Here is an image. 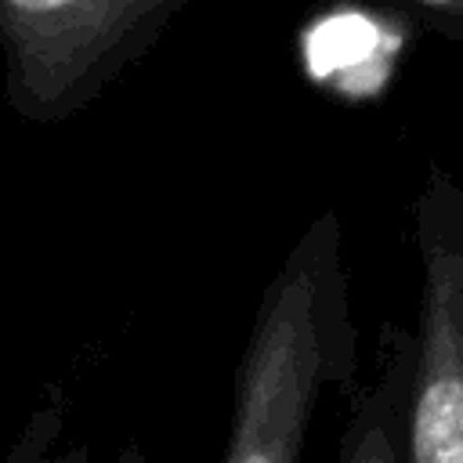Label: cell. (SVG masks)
Wrapping results in <instances>:
<instances>
[{
  "label": "cell",
  "mask_w": 463,
  "mask_h": 463,
  "mask_svg": "<svg viewBox=\"0 0 463 463\" xmlns=\"http://www.w3.org/2000/svg\"><path fill=\"white\" fill-rule=\"evenodd\" d=\"M192 0H0L4 101L54 127L134 69Z\"/></svg>",
  "instance_id": "obj_2"
},
{
  "label": "cell",
  "mask_w": 463,
  "mask_h": 463,
  "mask_svg": "<svg viewBox=\"0 0 463 463\" xmlns=\"http://www.w3.org/2000/svg\"><path fill=\"white\" fill-rule=\"evenodd\" d=\"M362 336L351 315L344 221L329 206L293 242L260 293L235 383L224 463H297L318 394L351 387Z\"/></svg>",
  "instance_id": "obj_1"
},
{
  "label": "cell",
  "mask_w": 463,
  "mask_h": 463,
  "mask_svg": "<svg viewBox=\"0 0 463 463\" xmlns=\"http://www.w3.org/2000/svg\"><path fill=\"white\" fill-rule=\"evenodd\" d=\"M420 29L438 33L441 40L463 43V0H405Z\"/></svg>",
  "instance_id": "obj_6"
},
{
  "label": "cell",
  "mask_w": 463,
  "mask_h": 463,
  "mask_svg": "<svg viewBox=\"0 0 463 463\" xmlns=\"http://www.w3.org/2000/svg\"><path fill=\"white\" fill-rule=\"evenodd\" d=\"M412 22L405 0H329L300 25V72L344 101L380 98L394 80Z\"/></svg>",
  "instance_id": "obj_4"
},
{
  "label": "cell",
  "mask_w": 463,
  "mask_h": 463,
  "mask_svg": "<svg viewBox=\"0 0 463 463\" xmlns=\"http://www.w3.org/2000/svg\"><path fill=\"white\" fill-rule=\"evenodd\" d=\"M391 333H394L391 362H387L380 383L358 402V409H354V416L344 430V441H340V459L344 463L405 459L416 347L402 329H391Z\"/></svg>",
  "instance_id": "obj_5"
},
{
  "label": "cell",
  "mask_w": 463,
  "mask_h": 463,
  "mask_svg": "<svg viewBox=\"0 0 463 463\" xmlns=\"http://www.w3.org/2000/svg\"><path fill=\"white\" fill-rule=\"evenodd\" d=\"M420 257V336L412 340V409L405 459L463 463V188L427 159L412 203Z\"/></svg>",
  "instance_id": "obj_3"
}]
</instances>
